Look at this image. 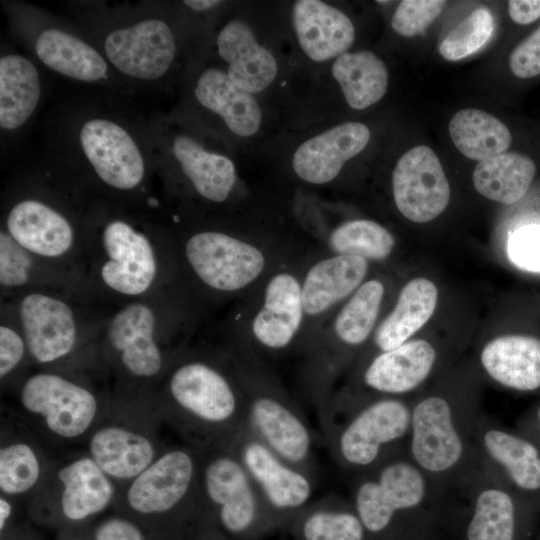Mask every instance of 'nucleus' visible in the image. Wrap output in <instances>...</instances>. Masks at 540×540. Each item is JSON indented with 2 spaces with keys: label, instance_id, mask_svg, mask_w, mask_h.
<instances>
[{
  "label": "nucleus",
  "instance_id": "obj_1",
  "mask_svg": "<svg viewBox=\"0 0 540 540\" xmlns=\"http://www.w3.org/2000/svg\"><path fill=\"white\" fill-rule=\"evenodd\" d=\"M152 396L165 425L199 449L226 446L248 427L233 367L206 356L180 352Z\"/></svg>",
  "mask_w": 540,
  "mask_h": 540
},
{
  "label": "nucleus",
  "instance_id": "obj_2",
  "mask_svg": "<svg viewBox=\"0 0 540 540\" xmlns=\"http://www.w3.org/2000/svg\"><path fill=\"white\" fill-rule=\"evenodd\" d=\"M202 449L168 445L128 483L118 487L112 510L139 525L152 540H193L204 504Z\"/></svg>",
  "mask_w": 540,
  "mask_h": 540
},
{
  "label": "nucleus",
  "instance_id": "obj_3",
  "mask_svg": "<svg viewBox=\"0 0 540 540\" xmlns=\"http://www.w3.org/2000/svg\"><path fill=\"white\" fill-rule=\"evenodd\" d=\"M156 300L125 302L96 342L98 367L114 378L113 394L149 397L180 351L171 346Z\"/></svg>",
  "mask_w": 540,
  "mask_h": 540
},
{
  "label": "nucleus",
  "instance_id": "obj_4",
  "mask_svg": "<svg viewBox=\"0 0 540 540\" xmlns=\"http://www.w3.org/2000/svg\"><path fill=\"white\" fill-rule=\"evenodd\" d=\"M484 415L471 401L431 393L411 403L409 458L441 489L459 488L477 467L475 436Z\"/></svg>",
  "mask_w": 540,
  "mask_h": 540
},
{
  "label": "nucleus",
  "instance_id": "obj_5",
  "mask_svg": "<svg viewBox=\"0 0 540 540\" xmlns=\"http://www.w3.org/2000/svg\"><path fill=\"white\" fill-rule=\"evenodd\" d=\"M16 411L49 445L84 444L108 408L112 391L97 388L87 370L40 369L13 389Z\"/></svg>",
  "mask_w": 540,
  "mask_h": 540
},
{
  "label": "nucleus",
  "instance_id": "obj_6",
  "mask_svg": "<svg viewBox=\"0 0 540 540\" xmlns=\"http://www.w3.org/2000/svg\"><path fill=\"white\" fill-rule=\"evenodd\" d=\"M320 425L335 462L358 476L407 453L411 403L376 398L335 413Z\"/></svg>",
  "mask_w": 540,
  "mask_h": 540
},
{
  "label": "nucleus",
  "instance_id": "obj_7",
  "mask_svg": "<svg viewBox=\"0 0 540 540\" xmlns=\"http://www.w3.org/2000/svg\"><path fill=\"white\" fill-rule=\"evenodd\" d=\"M153 396L112 393L107 410L84 442V450L120 487L144 471L168 446Z\"/></svg>",
  "mask_w": 540,
  "mask_h": 540
},
{
  "label": "nucleus",
  "instance_id": "obj_8",
  "mask_svg": "<svg viewBox=\"0 0 540 540\" xmlns=\"http://www.w3.org/2000/svg\"><path fill=\"white\" fill-rule=\"evenodd\" d=\"M233 369L243 391L248 428L283 460L316 480L314 433L301 408L251 358L235 360Z\"/></svg>",
  "mask_w": 540,
  "mask_h": 540
},
{
  "label": "nucleus",
  "instance_id": "obj_9",
  "mask_svg": "<svg viewBox=\"0 0 540 540\" xmlns=\"http://www.w3.org/2000/svg\"><path fill=\"white\" fill-rule=\"evenodd\" d=\"M118 487L84 450L54 456L25 502L35 523L58 532L92 521L113 508Z\"/></svg>",
  "mask_w": 540,
  "mask_h": 540
},
{
  "label": "nucleus",
  "instance_id": "obj_10",
  "mask_svg": "<svg viewBox=\"0 0 540 540\" xmlns=\"http://www.w3.org/2000/svg\"><path fill=\"white\" fill-rule=\"evenodd\" d=\"M15 317L32 365L49 370L98 368L97 339L85 334L75 307L60 293L41 289L20 293Z\"/></svg>",
  "mask_w": 540,
  "mask_h": 540
},
{
  "label": "nucleus",
  "instance_id": "obj_11",
  "mask_svg": "<svg viewBox=\"0 0 540 540\" xmlns=\"http://www.w3.org/2000/svg\"><path fill=\"white\" fill-rule=\"evenodd\" d=\"M353 479L351 502L365 528L367 540H393L401 517L446 495L407 453L392 457Z\"/></svg>",
  "mask_w": 540,
  "mask_h": 540
},
{
  "label": "nucleus",
  "instance_id": "obj_12",
  "mask_svg": "<svg viewBox=\"0 0 540 540\" xmlns=\"http://www.w3.org/2000/svg\"><path fill=\"white\" fill-rule=\"evenodd\" d=\"M200 485L205 511L232 540H260L278 530L252 478L230 449H202Z\"/></svg>",
  "mask_w": 540,
  "mask_h": 540
},
{
  "label": "nucleus",
  "instance_id": "obj_13",
  "mask_svg": "<svg viewBox=\"0 0 540 540\" xmlns=\"http://www.w3.org/2000/svg\"><path fill=\"white\" fill-rule=\"evenodd\" d=\"M89 246L92 277L107 293L132 301L154 293L162 280L161 245L129 221L115 218Z\"/></svg>",
  "mask_w": 540,
  "mask_h": 540
},
{
  "label": "nucleus",
  "instance_id": "obj_14",
  "mask_svg": "<svg viewBox=\"0 0 540 540\" xmlns=\"http://www.w3.org/2000/svg\"><path fill=\"white\" fill-rule=\"evenodd\" d=\"M222 447L230 449L239 458L278 530H286L290 522L312 502L316 480L283 460L248 427Z\"/></svg>",
  "mask_w": 540,
  "mask_h": 540
},
{
  "label": "nucleus",
  "instance_id": "obj_15",
  "mask_svg": "<svg viewBox=\"0 0 540 540\" xmlns=\"http://www.w3.org/2000/svg\"><path fill=\"white\" fill-rule=\"evenodd\" d=\"M183 254L196 279L218 293L243 290L266 267V257L255 244L214 230L192 234L184 244Z\"/></svg>",
  "mask_w": 540,
  "mask_h": 540
},
{
  "label": "nucleus",
  "instance_id": "obj_16",
  "mask_svg": "<svg viewBox=\"0 0 540 540\" xmlns=\"http://www.w3.org/2000/svg\"><path fill=\"white\" fill-rule=\"evenodd\" d=\"M4 229L33 256L67 274L65 266L82 247L70 220L38 199L15 203L6 216Z\"/></svg>",
  "mask_w": 540,
  "mask_h": 540
},
{
  "label": "nucleus",
  "instance_id": "obj_17",
  "mask_svg": "<svg viewBox=\"0 0 540 540\" xmlns=\"http://www.w3.org/2000/svg\"><path fill=\"white\" fill-rule=\"evenodd\" d=\"M54 456L16 411L3 406L0 418V494L26 502L41 484Z\"/></svg>",
  "mask_w": 540,
  "mask_h": 540
},
{
  "label": "nucleus",
  "instance_id": "obj_18",
  "mask_svg": "<svg viewBox=\"0 0 540 540\" xmlns=\"http://www.w3.org/2000/svg\"><path fill=\"white\" fill-rule=\"evenodd\" d=\"M397 209L407 219L425 223L435 219L447 207L450 187L435 152L419 145L405 152L392 175Z\"/></svg>",
  "mask_w": 540,
  "mask_h": 540
},
{
  "label": "nucleus",
  "instance_id": "obj_19",
  "mask_svg": "<svg viewBox=\"0 0 540 540\" xmlns=\"http://www.w3.org/2000/svg\"><path fill=\"white\" fill-rule=\"evenodd\" d=\"M79 140L97 176L106 185L122 191L140 185L145 164L139 147L119 124L103 118L86 121Z\"/></svg>",
  "mask_w": 540,
  "mask_h": 540
},
{
  "label": "nucleus",
  "instance_id": "obj_20",
  "mask_svg": "<svg viewBox=\"0 0 540 540\" xmlns=\"http://www.w3.org/2000/svg\"><path fill=\"white\" fill-rule=\"evenodd\" d=\"M109 61L133 78L153 80L170 68L176 51L173 33L159 19H147L110 32L104 42Z\"/></svg>",
  "mask_w": 540,
  "mask_h": 540
},
{
  "label": "nucleus",
  "instance_id": "obj_21",
  "mask_svg": "<svg viewBox=\"0 0 540 540\" xmlns=\"http://www.w3.org/2000/svg\"><path fill=\"white\" fill-rule=\"evenodd\" d=\"M478 463L504 483L525 491L540 490V451L535 444L482 417L475 436Z\"/></svg>",
  "mask_w": 540,
  "mask_h": 540
},
{
  "label": "nucleus",
  "instance_id": "obj_22",
  "mask_svg": "<svg viewBox=\"0 0 540 540\" xmlns=\"http://www.w3.org/2000/svg\"><path fill=\"white\" fill-rule=\"evenodd\" d=\"M301 280L282 271L267 282L262 304L251 321L256 344L268 351L289 348L296 339L305 317Z\"/></svg>",
  "mask_w": 540,
  "mask_h": 540
},
{
  "label": "nucleus",
  "instance_id": "obj_23",
  "mask_svg": "<svg viewBox=\"0 0 540 540\" xmlns=\"http://www.w3.org/2000/svg\"><path fill=\"white\" fill-rule=\"evenodd\" d=\"M437 358L434 346L424 339L408 340L377 353L362 372V384L372 393L369 400L401 398L414 391L431 375Z\"/></svg>",
  "mask_w": 540,
  "mask_h": 540
},
{
  "label": "nucleus",
  "instance_id": "obj_24",
  "mask_svg": "<svg viewBox=\"0 0 540 540\" xmlns=\"http://www.w3.org/2000/svg\"><path fill=\"white\" fill-rule=\"evenodd\" d=\"M459 488L470 502L466 540H515L516 504L499 477L478 463Z\"/></svg>",
  "mask_w": 540,
  "mask_h": 540
},
{
  "label": "nucleus",
  "instance_id": "obj_25",
  "mask_svg": "<svg viewBox=\"0 0 540 540\" xmlns=\"http://www.w3.org/2000/svg\"><path fill=\"white\" fill-rule=\"evenodd\" d=\"M369 138L370 131L363 123L339 124L301 144L293 155V169L308 183H328L336 178L346 161L366 147Z\"/></svg>",
  "mask_w": 540,
  "mask_h": 540
},
{
  "label": "nucleus",
  "instance_id": "obj_26",
  "mask_svg": "<svg viewBox=\"0 0 540 540\" xmlns=\"http://www.w3.org/2000/svg\"><path fill=\"white\" fill-rule=\"evenodd\" d=\"M293 25L300 47L314 61L346 53L355 29L341 10L319 0H299L293 6Z\"/></svg>",
  "mask_w": 540,
  "mask_h": 540
},
{
  "label": "nucleus",
  "instance_id": "obj_27",
  "mask_svg": "<svg viewBox=\"0 0 540 540\" xmlns=\"http://www.w3.org/2000/svg\"><path fill=\"white\" fill-rule=\"evenodd\" d=\"M218 53L228 63L227 75L241 89L254 94L275 79L277 62L261 46L251 27L241 19L228 22L217 37Z\"/></svg>",
  "mask_w": 540,
  "mask_h": 540
},
{
  "label": "nucleus",
  "instance_id": "obj_28",
  "mask_svg": "<svg viewBox=\"0 0 540 540\" xmlns=\"http://www.w3.org/2000/svg\"><path fill=\"white\" fill-rule=\"evenodd\" d=\"M367 271L368 261L354 255L334 254L314 263L301 280L305 315L321 316L352 295Z\"/></svg>",
  "mask_w": 540,
  "mask_h": 540
},
{
  "label": "nucleus",
  "instance_id": "obj_29",
  "mask_svg": "<svg viewBox=\"0 0 540 540\" xmlns=\"http://www.w3.org/2000/svg\"><path fill=\"white\" fill-rule=\"evenodd\" d=\"M496 383L518 391L540 387V340L526 335H502L487 342L479 357Z\"/></svg>",
  "mask_w": 540,
  "mask_h": 540
},
{
  "label": "nucleus",
  "instance_id": "obj_30",
  "mask_svg": "<svg viewBox=\"0 0 540 540\" xmlns=\"http://www.w3.org/2000/svg\"><path fill=\"white\" fill-rule=\"evenodd\" d=\"M195 96L208 110L218 114L235 134H255L262 121V112L253 94L238 87L227 73L211 68L199 77Z\"/></svg>",
  "mask_w": 540,
  "mask_h": 540
},
{
  "label": "nucleus",
  "instance_id": "obj_31",
  "mask_svg": "<svg viewBox=\"0 0 540 540\" xmlns=\"http://www.w3.org/2000/svg\"><path fill=\"white\" fill-rule=\"evenodd\" d=\"M438 299L435 284L415 278L402 288L396 305L381 322L374 336L379 352L394 349L410 340L433 315Z\"/></svg>",
  "mask_w": 540,
  "mask_h": 540
},
{
  "label": "nucleus",
  "instance_id": "obj_32",
  "mask_svg": "<svg viewBox=\"0 0 540 540\" xmlns=\"http://www.w3.org/2000/svg\"><path fill=\"white\" fill-rule=\"evenodd\" d=\"M286 530L294 540H367L352 502L333 496L311 502Z\"/></svg>",
  "mask_w": 540,
  "mask_h": 540
},
{
  "label": "nucleus",
  "instance_id": "obj_33",
  "mask_svg": "<svg viewBox=\"0 0 540 540\" xmlns=\"http://www.w3.org/2000/svg\"><path fill=\"white\" fill-rule=\"evenodd\" d=\"M35 51L48 68L64 76L85 82L106 78L108 66L103 57L86 42L65 31L43 30L36 40Z\"/></svg>",
  "mask_w": 540,
  "mask_h": 540
},
{
  "label": "nucleus",
  "instance_id": "obj_34",
  "mask_svg": "<svg viewBox=\"0 0 540 540\" xmlns=\"http://www.w3.org/2000/svg\"><path fill=\"white\" fill-rule=\"evenodd\" d=\"M173 152L200 196L215 203L228 198L236 181L235 166L229 158L208 152L185 135L175 138Z\"/></svg>",
  "mask_w": 540,
  "mask_h": 540
},
{
  "label": "nucleus",
  "instance_id": "obj_35",
  "mask_svg": "<svg viewBox=\"0 0 540 540\" xmlns=\"http://www.w3.org/2000/svg\"><path fill=\"white\" fill-rule=\"evenodd\" d=\"M41 93L34 64L18 54L0 59V126L14 130L34 112Z\"/></svg>",
  "mask_w": 540,
  "mask_h": 540
},
{
  "label": "nucleus",
  "instance_id": "obj_36",
  "mask_svg": "<svg viewBox=\"0 0 540 540\" xmlns=\"http://www.w3.org/2000/svg\"><path fill=\"white\" fill-rule=\"evenodd\" d=\"M535 163L526 155L510 152L479 161L472 180L476 191L489 200L513 204L528 191Z\"/></svg>",
  "mask_w": 540,
  "mask_h": 540
},
{
  "label": "nucleus",
  "instance_id": "obj_37",
  "mask_svg": "<svg viewBox=\"0 0 540 540\" xmlns=\"http://www.w3.org/2000/svg\"><path fill=\"white\" fill-rule=\"evenodd\" d=\"M72 275L39 260L2 228L0 231V285L2 292L22 293L47 286L73 288Z\"/></svg>",
  "mask_w": 540,
  "mask_h": 540
},
{
  "label": "nucleus",
  "instance_id": "obj_38",
  "mask_svg": "<svg viewBox=\"0 0 540 540\" xmlns=\"http://www.w3.org/2000/svg\"><path fill=\"white\" fill-rule=\"evenodd\" d=\"M332 75L346 102L353 109H365L378 102L388 86L384 62L370 51L346 52L335 60Z\"/></svg>",
  "mask_w": 540,
  "mask_h": 540
},
{
  "label": "nucleus",
  "instance_id": "obj_39",
  "mask_svg": "<svg viewBox=\"0 0 540 540\" xmlns=\"http://www.w3.org/2000/svg\"><path fill=\"white\" fill-rule=\"evenodd\" d=\"M449 134L467 158L482 161L497 156L511 144V134L499 119L479 109H462L450 120Z\"/></svg>",
  "mask_w": 540,
  "mask_h": 540
},
{
  "label": "nucleus",
  "instance_id": "obj_40",
  "mask_svg": "<svg viewBox=\"0 0 540 540\" xmlns=\"http://www.w3.org/2000/svg\"><path fill=\"white\" fill-rule=\"evenodd\" d=\"M334 254L354 255L365 260H383L395 246L393 235L379 223L356 219L337 226L328 239Z\"/></svg>",
  "mask_w": 540,
  "mask_h": 540
},
{
  "label": "nucleus",
  "instance_id": "obj_41",
  "mask_svg": "<svg viewBox=\"0 0 540 540\" xmlns=\"http://www.w3.org/2000/svg\"><path fill=\"white\" fill-rule=\"evenodd\" d=\"M494 28L491 12L476 9L447 34L439 45V53L448 61L466 58L489 41Z\"/></svg>",
  "mask_w": 540,
  "mask_h": 540
},
{
  "label": "nucleus",
  "instance_id": "obj_42",
  "mask_svg": "<svg viewBox=\"0 0 540 540\" xmlns=\"http://www.w3.org/2000/svg\"><path fill=\"white\" fill-rule=\"evenodd\" d=\"M32 365L24 335L15 321L2 318L0 325V380L1 387L13 389Z\"/></svg>",
  "mask_w": 540,
  "mask_h": 540
},
{
  "label": "nucleus",
  "instance_id": "obj_43",
  "mask_svg": "<svg viewBox=\"0 0 540 540\" xmlns=\"http://www.w3.org/2000/svg\"><path fill=\"white\" fill-rule=\"evenodd\" d=\"M56 540H152L131 519L113 512L58 532Z\"/></svg>",
  "mask_w": 540,
  "mask_h": 540
},
{
  "label": "nucleus",
  "instance_id": "obj_44",
  "mask_svg": "<svg viewBox=\"0 0 540 540\" xmlns=\"http://www.w3.org/2000/svg\"><path fill=\"white\" fill-rule=\"evenodd\" d=\"M445 5L442 0H403L392 17V28L405 37L416 36L440 15Z\"/></svg>",
  "mask_w": 540,
  "mask_h": 540
},
{
  "label": "nucleus",
  "instance_id": "obj_45",
  "mask_svg": "<svg viewBox=\"0 0 540 540\" xmlns=\"http://www.w3.org/2000/svg\"><path fill=\"white\" fill-rule=\"evenodd\" d=\"M508 253L519 268L540 273V226H526L509 239Z\"/></svg>",
  "mask_w": 540,
  "mask_h": 540
},
{
  "label": "nucleus",
  "instance_id": "obj_46",
  "mask_svg": "<svg viewBox=\"0 0 540 540\" xmlns=\"http://www.w3.org/2000/svg\"><path fill=\"white\" fill-rule=\"evenodd\" d=\"M509 65L519 78H532L540 74V26L514 48Z\"/></svg>",
  "mask_w": 540,
  "mask_h": 540
},
{
  "label": "nucleus",
  "instance_id": "obj_47",
  "mask_svg": "<svg viewBox=\"0 0 540 540\" xmlns=\"http://www.w3.org/2000/svg\"><path fill=\"white\" fill-rule=\"evenodd\" d=\"M511 19L526 25L540 18V0H511L508 2Z\"/></svg>",
  "mask_w": 540,
  "mask_h": 540
},
{
  "label": "nucleus",
  "instance_id": "obj_48",
  "mask_svg": "<svg viewBox=\"0 0 540 540\" xmlns=\"http://www.w3.org/2000/svg\"><path fill=\"white\" fill-rule=\"evenodd\" d=\"M193 540H232L214 522L211 516L205 511Z\"/></svg>",
  "mask_w": 540,
  "mask_h": 540
},
{
  "label": "nucleus",
  "instance_id": "obj_49",
  "mask_svg": "<svg viewBox=\"0 0 540 540\" xmlns=\"http://www.w3.org/2000/svg\"><path fill=\"white\" fill-rule=\"evenodd\" d=\"M17 504L19 503L12 498L0 494V533L12 525Z\"/></svg>",
  "mask_w": 540,
  "mask_h": 540
},
{
  "label": "nucleus",
  "instance_id": "obj_50",
  "mask_svg": "<svg viewBox=\"0 0 540 540\" xmlns=\"http://www.w3.org/2000/svg\"><path fill=\"white\" fill-rule=\"evenodd\" d=\"M185 5L196 11L211 9L221 3L218 0H186Z\"/></svg>",
  "mask_w": 540,
  "mask_h": 540
},
{
  "label": "nucleus",
  "instance_id": "obj_51",
  "mask_svg": "<svg viewBox=\"0 0 540 540\" xmlns=\"http://www.w3.org/2000/svg\"><path fill=\"white\" fill-rule=\"evenodd\" d=\"M1 540H19V534L12 532L11 529H7L1 533Z\"/></svg>",
  "mask_w": 540,
  "mask_h": 540
},
{
  "label": "nucleus",
  "instance_id": "obj_52",
  "mask_svg": "<svg viewBox=\"0 0 540 540\" xmlns=\"http://www.w3.org/2000/svg\"><path fill=\"white\" fill-rule=\"evenodd\" d=\"M537 417H538V419H539V421H540V407H539L538 410H537Z\"/></svg>",
  "mask_w": 540,
  "mask_h": 540
}]
</instances>
